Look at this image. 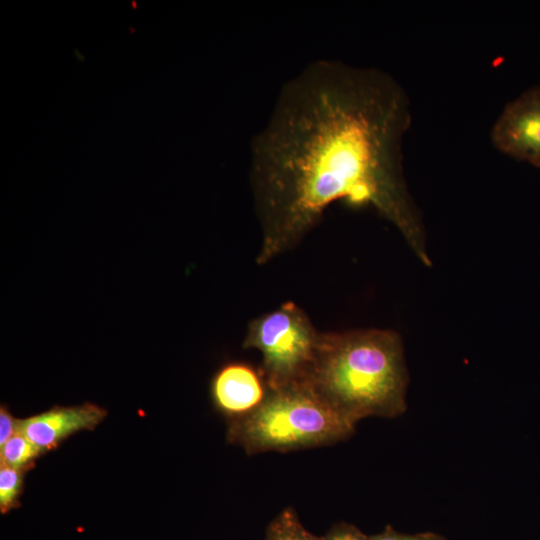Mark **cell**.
Masks as SVG:
<instances>
[{"mask_svg":"<svg viewBox=\"0 0 540 540\" xmlns=\"http://www.w3.org/2000/svg\"><path fill=\"white\" fill-rule=\"evenodd\" d=\"M410 121L405 91L377 68L317 59L285 82L250 145L256 262L293 249L338 200L375 208L427 261L402 170Z\"/></svg>","mask_w":540,"mask_h":540,"instance_id":"1","label":"cell"},{"mask_svg":"<svg viewBox=\"0 0 540 540\" xmlns=\"http://www.w3.org/2000/svg\"><path fill=\"white\" fill-rule=\"evenodd\" d=\"M305 382L355 425L398 417L409 382L402 340L385 329L320 333Z\"/></svg>","mask_w":540,"mask_h":540,"instance_id":"2","label":"cell"},{"mask_svg":"<svg viewBox=\"0 0 540 540\" xmlns=\"http://www.w3.org/2000/svg\"><path fill=\"white\" fill-rule=\"evenodd\" d=\"M355 426L303 381L269 389L257 409L232 420L228 439L248 454L286 452L334 444Z\"/></svg>","mask_w":540,"mask_h":540,"instance_id":"3","label":"cell"},{"mask_svg":"<svg viewBox=\"0 0 540 540\" xmlns=\"http://www.w3.org/2000/svg\"><path fill=\"white\" fill-rule=\"evenodd\" d=\"M319 336L303 309L286 302L249 323L243 347L261 353L260 372L274 390L306 380Z\"/></svg>","mask_w":540,"mask_h":540,"instance_id":"4","label":"cell"},{"mask_svg":"<svg viewBox=\"0 0 540 540\" xmlns=\"http://www.w3.org/2000/svg\"><path fill=\"white\" fill-rule=\"evenodd\" d=\"M495 147L540 167V88L524 92L505 106L491 132Z\"/></svg>","mask_w":540,"mask_h":540,"instance_id":"5","label":"cell"},{"mask_svg":"<svg viewBox=\"0 0 540 540\" xmlns=\"http://www.w3.org/2000/svg\"><path fill=\"white\" fill-rule=\"evenodd\" d=\"M106 414L105 409L92 403L56 406L40 414L19 419L18 432L44 453L74 433L93 430Z\"/></svg>","mask_w":540,"mask_h":540,"instance_id":"6","label":"cell"},{"mask_svg":"<svg viewBox=\"0 0 540 540\" xmlns=\"http://www.w3.org/2000/svg\"><path fill=\"white\" fill-rule=\"evenodd\" d=\"M212 401L217 409L233 420L257 409L269 393L260 371L244 363H228L213 376L210 384Z\"/></svg>","mask_w":540,"mask_h":540,"instance_id":"7","label":"cell"},{"mask_svg":"<svg viewBox=\"0 0 540 540\" xmlns=\"http://www.w3.org/2000/svg\"><path fill=\"white\" fill-rule=\"evenodd\" d=\"M42 453L37 446L18 432L0 447V465L26 471Z\"/></svg>","mask_w":540,"mask_h":540,"instance_id":"8","label":"cell"},{"mask_svg":"<svg viewBox=\"0 0 540 540\" xmlns=\"http://www.w3.org/2000/svg\"><path fill=\"white\" fill-rule=\"evenodd\" d=\"M264 540H321V538L305 529L293 508H286L271 521Z\"/></svg>","mask_w":540,"mask_h":540,"instance_id":"9","label":"cell"},{"mask_svg":"<svg viewBox=\"0 0 540 540\" xmlns=\"http://www.w3.org/2000/svg\"><path fill=\"white\" fill-rule=\"evenodd\" d=\"M24 470L0 465V512L6 514L18 506Z\"/></svg>","mask_w":540,"mask_h":540,"instance_id":"10","label":"cell"},{"mask_svg":"<svg viewBox=\"0 0 540 540\" xmlns=\"http://www.w3.org/2000/svg\"><path fill=\"white\" fill-rule=\"evenodd\" d=\"M321 540H370V536L363 533L355 525L339 522L335 524Z\"/></svg>","mask_w":540,"mask_h":540,"instance_id":"11","label":"cell"},{"mask_svg":"<svg viewBox=\"0 0 540 540\" xmlns=\"http://www.w3.org/2000/svg\"><path fill=\"white\" fill-rule=\"evenodd\" d=\"M370 540H447L444 536L433 532L404 534L397 532L392 526L375 535L370 536Z\"/></svg>","mask_w":540,"mask_h":540,"instance_id":"12","label":"cell"},{"mask_svg":"<svg viewBox=\"0 0 540 540\" xmlns=\"http://www.w3.org/2000/svg\"><path fill=\"white\" fill-rule=\"evenodd\" d=\"M19 431V419L7 410L6 407L0 408V447L3 446L13 435Z\"/></svg>","mask_w":540,"mask_h":540,"instance_id":"13","label":"cell"}]
</instances>
